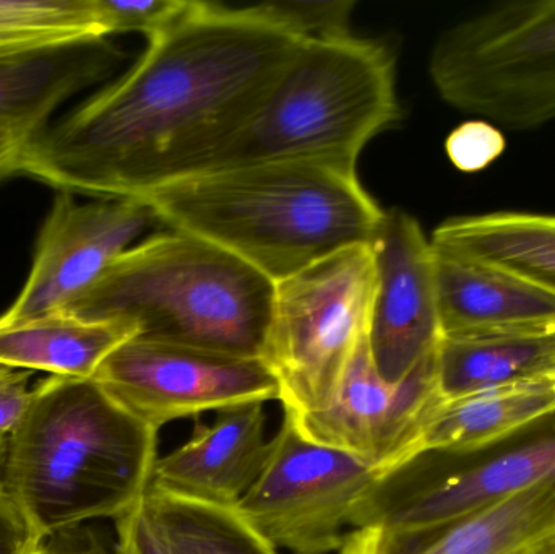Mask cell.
<instances>
[{
	"label": "cell",
	"mask_w": 555,
	"mask_h": 554,
	"mask_svg": "<svg viewBox=\"0 0 555 554\" xmlns=\"http://www.w3.org/2000/svg\"><path fill=\"white\" fill-rule=\"evenodd\" d=\"M300 41L253 5L189 0L119 80L35 137L16 172L101 198L194 175L259 109Z\"/></svg>",
	"instance_id": "6da1fadb"
},
{
	"label": "cell",
	"mask_w": 555,
	"mask_h": 554,
	"mask_svg": "<svg viewBox=\"0 0 555 554\" xmlns=\"http://www.w3.org/2000/svg\"><path fill=\"white\" fill-rule=\"evenodd\" d=\"M158 223L240 257L273 283L369 244L385 210L358 168L269 162L195 172L143 192Z\"/></svg>",
	"instance_id": "7a4b0ae2"
},
{
	"label": "cell",
	"mask_w": 555,
	"mask_h": 554,
	"mask_svg": "<svg viewBox=\"0 0 555 554\" xmlns=\"http://www.w3.org/2000/svg\"><path fill=\"white\" fill-rule=\"evenodd\" d=\"M158 433L93 379L51 376L9 435L0 480L44 540L88 520L116 523L149 491Z\"/></svg>",
	"instance_id": "3957f363"
},
{
	"label": "cell",
	"mask_w": 555,
	"mask_h": 554,
	"mask_svg": "<svg viewBox=\"0 0 555 554\" xmlns=\"http://www.w3.org/2000/svg\"><path fill=\"white\" fill-rule=\"evenodd\" d=\"M275 283L228 250L168 230L114 260L62 312L120 321L135 337L260 358Z\"/></svg>",
	"instance_id": "277c9868"
},
{
	"label": "cell",
	"mask_w": 555,
	"mask_h": 554,
	"mask_svg": "<svg viewBox=\"0 0 555 554\" xmlns=\"http://www.w3.org/2000/svg\"><path fill=\"white\" fill-rule=\"evenodd\" d=\"M400 117L390 49L352 33L302 39L259 109L197 172L269 162L358 168L365 145Z\"/></svg>",
	"instance_id": "5b68a950"
},
{
	"label": "cell",
	"mask_w": 555,
	"mask_h": 554,
	"mask_svg": "<svg viewBox=\"0 0 555 554\" xmlns=\"http://www.w3.org/2000/svg\"><path fill=\"white\" fill-rule=\"evenodd\" d=\"M439 96L504 129L555 120V0H511L440 33L429 57Z\"/></svg>",
	"instance_id": "8992f818"
},
{
	"label": "cell",
	"mask_w": 555,
	"mask_h": 554,
	"mask_svg": "<svg viewBox=\"0 0 555 554\" xmlns=\"http://www.w3.org/2000/svg\"><path fill=\"white\" fill-rule=\"evenodd\" d=\"M375 286L369 244L339 250L275 283L260 360L275 377L283 412L302 418L335 399L367 335Z\"/></svg>",
	"instance_id": "52a82bcc"
},
{
	"label": "cell",
	"mask_w": 555,
	"mask_h": 554,
	"mask_svg": "<svg viewBox=\"0 0 555 554\" xmlns=\"http://www.w3.org/2000/svg\"><path fill=\"white\" fill-rule=\"evenodd\" d=\"M283 413L266 465L236 513L278 552L339 553L378 474L361 459L307 438Z\"/></svg>",
	"instance_id": "ba28073f"
},
{
	"label": "cell",
	"mask_w": 555,
	"mask_h": 554,
	"mask_svg": "<svg viewBox=\"0 0 555 554\" xmlns=\"http://www.w3.org/2000/svg\"><path fill=\"white\" fill-rule=\"evenodd\" d=\"M91 379L130 415L159 429L247 403L278 402L280 390L260 358L236 357L132 337Z\"/></svg>",
	"instance_id": "9c48e42d"
},
{
	"label": "cell",
	"mask_w": 555,
	"mask_h": 554,
	"mask_svg": "<svg viewBox=\"0 0 555 554\" xmlns=\"http://www.w3.org/2000/svg\"><path fill=\"white\" fill-rule=\"evenodd\" d=\"M553 484L555 435L460 471H440L421 454L378 475L356 510L351 530L437 529Z\"/></svg>",
	"instance_id": "30bf717a"
},
{
	"label": "cell",
	"mask_w": 555,
	"mask_h": 554,
	"mask_svg": "<svg viewBox=\"0 0 555 554\" xmlns=\"http://www.w3.org/2000/svg\"><path fill=\"white\" fill-rule=\"evenodd\" d=\"M442 399L436 350L390 384L378 374L365 335L332 403L302 418L289 415L307 438L348 452L382 475L413 459L424 425Z\"/></svg>",
	"instance_id": "8fae6325"
},
{
	"label": "cell",
	"mask_w": 555,
	"mask_h": 554,
	"mask_svg": "<svg viewBox=\"0 0 555 554\" xmlns=\"http://www.w3.org/2000/svg\"><path fill=\"white\" fill-rule=\"evenodd\" d=\"M155 221L137 198L78 204L70 192L62 191L42 224L28 280L0 322L64 311Z\"/></svg>",
	"instance_id": "7c38bea8"
},
{
	"label": "cell",
	"mask_w": 555,
	"mask_h": 554,
	"mask_svg": "<svg viewBox=\"0 0 555 554\" xmlns=\"http://www.w3.org/2000/svg\"><path fill=\"white\" fill-rule=\"evenodd\" d=\"M369 249L377 283L369 350L378 374L397 384L433 353L440 340L434 247L413 215L390 208Z\"/></svg>",
	"instance_id": "4fadbf2b"
},
{
	"label": "cell",
	"mask_w": 555,
	"mask_h": 554,
	"mask_svg": "<svg viewBox=\"0 0 555 554\" xmlns=\"http://www.w3.org/2000/svg\"><path fill=\"white\" fill-rule=\"evenodd\" d=\"M266 403L221 410L195 422L191 439L156 459L149 491L205 506L236 510L269 458Z\"/></svg>",
	"instance_id": "5bb4252c"
},
{
	"label": "cell",
	"mask_w": 555,
	"mask_h": 554,
	"mask_svg": "<svg viewBox=\"0 0 555 554\" xmlns=\"http://www.w3.org/2000/svg\"><path fill=\"white\" fill-rule=\"evenodd\" d=\"M434 273L440 338L555 335V295L537 283L436 247Z\"/></svg>",
	"instance_id": "9a60e30c"
},
{
	"label": "cell",
	"mask_w": 555,
	"mask_h": 554,
	"mask_svg": "<svg viewBox=\"0 0 555 554\" xmlns=\"http://www.w3.org/2000/svg\"><path fill=\"white\" fill-rule=\"evenodd\" d=\"M338 554H555V484L437 529L349 530Z\"/></svg>",
	"instance_id": "2e32d148"
},
{
	"label": "cell",
	"mask_w": 555,
	"mask_h": 554,
	"mask_svg": "<svg viewBox=\"0 0 555 554\" xmlns=\"http://www.w3.org/2000/svg\"><path fill=\"white\" fill-rule=\"evenodd\" d=\"M122 52L107 38L64 42L0 57V130L39 136L68 98L109 75Z\"/></svg>",
	"instance_id": "e0dca14e"
},
{
	"label": "cell",
	"mask_w": 555,
	"mask_h": 554,
	"mask_svg": "<svg viewBox=\"0 0 555 554\" xmlns=\"http://www.w3.org/2000/svg\"><path fill=\"white\" fill-rule=\"evenodd\" d=\"M554 413L553 374L442 399L424 425L413 459L424 452L475 454Z\"/></svg>",
	"instance_id": "ac0fdd59"
},
{
	"label": "cell",
	"mask_w": 555,
	"mask_h": 554,
	"mask_svg": "<svg viewBox=\"0 0 555 554\" xmlns=\"http://www.w3.org/2000/svg\"><path fill=\"white\" fill-rule=\"evenodd\" d=\"M430 243L524 276L555 295V215L501 210L442 221Z\"/></svg>",
	"instance_id": "d6986e66"
},
{
	"label": "cell",
	"mask_w": 555,
	"mask_h": 554,
	"mask_svg": "<svg viewBox=\"0 0 555 554\" xmlns=\"http://www.w3.org/2000/svg\"><path fill=\"white\" fill-rule=\"evenodd\" d=\"M135 331L120 321H87L67 312L0 322V366L91 379Z\"/></svg>",
	"instance_id": "ffe728a7"
},
{
	"label": "cell",
	"mask_w": 555,
	"mask_h": 554,
	"mask_svg": "<svg viewBox=\"0 0 555 554\" xmlns=\"http://www.w3.org/2000/svg\"><path fill=\"white\" fill-rule=\"evenodd\" d=\"M554 364L555 335L440 338L436 347L437 386L446 400L553 374Z\"/></svg>",
	"instance_id": "44dd1931"
},
{
	"label": "cell",
	"mask_w": 555,
	"mask_h": 554,
	"mask_svg": "<svg viewBox=\"0 0 555 554\" xmlns=\"http://www.w3.org/2000/svg\"><path fill=\"white\" fill-rule=\"evenodd\" d=\"M145 504L171 554H281L236 510L146 491Z\"/></svg>",
	"instance_id": "7402d4cb"
},
{
	"label": "cell",
	"mask_w": 555,
	"mask_h": 554,
	"mask_svg": "<svg viewBox=\"0 0 555 554\" xmlns=\"http://www.w3.org/2000/svg\"><path fill=\"white\" fill-rule=\"evenodd\" d=\"M106 38L96 0H0V57Z\"/></svg>",
	"instance_id": "603a6c76"
},
{
	"label": "cell",
	"mask_w": 555,
	"mask_h": 554,
	"mask_svg": "<svg viewBox=\"0 0 555 554\" xmlns=\"http://www.w3.org/2000/svg\"><path fill=\"white\" fill-rule=\"evenodd\" d=\"M260 15L300 39L351 35L352 0H281L253 5Z\"/></svg>",
	"instance_id": "cb8c5ba5"
},
{
	"label": "cell",
	"mask_w": 555,
	"mask_h": 554,
	"mask_svg": "<svg viewBox=\"0 0 555 554\" xmlns=\"http://www.w3.org/2000/svg\"><path fill=\"white\" fill-rule=\"evenodd\" d=\"M188 2L189 0H96V9L106 38L120 33H142L149 39L178 18Z\"/></svg>",
	"instance_id": "d4e9b609"
},
{
	"label": "cell",
	"mask_w": 555,
	"mask_h": 554,
	"mask_svg": "<svg viewBox=\"0 0 555 554\" xmlns=\"http://www.w3.org/2000/svg\"><path fill=\"white\" fill-rule=\"evenodd\" d=\"M447 155L460 171H481L505 150V139L498 127L486 120H469L456 127L447 139Z\"/></svg>",
	"instance_id": "484cf974"
},
{
	"label": "cell",
	"mask_w": 555,
	"mask_h": 554,
	"mask_svg": "<svg viewBox=\"0 0 555 554\" xmlns=\"http://www.w3.org/2000/svg\"><path fill=\"white\" fill-rule=\"evenodd\" d=\"M116 536L114 554H171L146 507L145 498L116 520Z\"/></svg>",
	"instance_id": "4316f807"
},
{
	"label": "cell",
	"mask_w": 555,
	"mask_h": 554,
	"mask_svg": "<svg viewBox=\"0 0 555 554\" xmlns=\"http://www.w3.org/2000/svg\"><path fill=\"white\" fill-rule=\"evenodd\" d=\"M44 542L0 480V554H29Z\"/></svg>",
	"instance_id": "83f0119b"
},
{
	"label": "cell",
	"mask_w": 555,
	"mask_h": 554,
	"mask_svg": "<svg viewBox=\"0 0 555 554\" xmlns=\"http://www.w3.org/2000/svg\"><path fill=\"white\" fill-rule=\"evenodd\" d=\"M31 371L0 366V435L9 436L22 422L31 402Z\"/></svg>",
	"instance_id": "f1b7e54d"
},
{
	"label": "cell",
	"mask_w": 555,
	"mask_h": 554,
	"mask_svg": "<svg viewBox=\"0 0 555 554\" xmlns=\"http://www.w3.org/2000/svg\"><path fill=\"white\" fill-rule=\"evenodd\" d=\"M35 137L38 136L23 130H0V176L16 172L26 146Z\"/></svg>",
	"instance_id": "f546056e"
},
{
	"label": "cell",
	"mask_w": 555,
	"mask_h": 554,
	"mask_svg": "<svg viewBox=\"0 0 555 554\" xmlns=\"http://www.w3.org/2000/svg\"><path fill=\"white\" fill-rule=\"evenodd\" d=\"M29 554H109L107 553L106 546L98 539L85 540L83 543H75V545H49V543H42L35 552Z\"/></svg>",
	"instance_id": "4dcf8cb0"
},
{
	"label": "cell",
	"mask_w": 555,
	"mask_h": 554,
	"mask_svg": "<svg viewBox=\"0 0 555 554\" xmlns=\"http://www.w3.org/2000/svg\"><path fill=\"white\" fill-rule=\"evenodd\" d=\"M7 442H9V436L0 435V472H2L3 462H5Z\"/></svg>",
	"instance_id": "1f68e13d"
},
{
	"label": "cell",
	"mask_w": 555,
	"mask_h": 554,
	"mask_svg": "<svg viewBox=\"0 0 555 554\" xmlns=\"http://www.w3.org/2000/svg\"><path fill=\"white\" fill-rule=\"evenodd\" d=\"M553 376H555V364H554V370H553Z\"/></svg>",
	"instance_id": "d6a6232c"
}]
</instances>
